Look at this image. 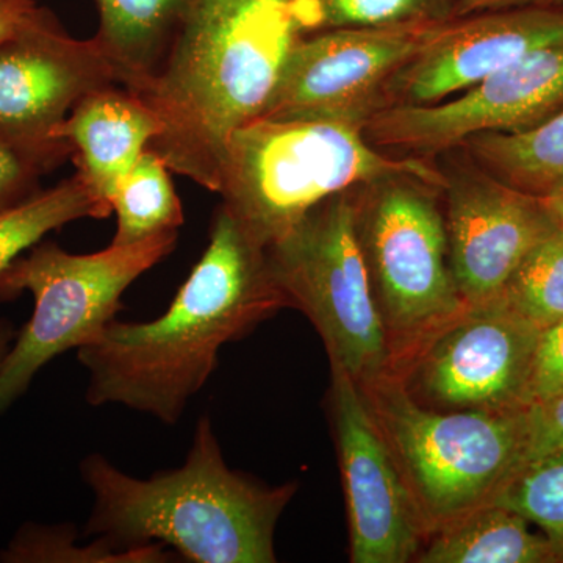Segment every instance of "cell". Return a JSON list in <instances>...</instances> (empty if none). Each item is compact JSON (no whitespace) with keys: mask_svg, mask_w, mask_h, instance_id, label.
Instances as JSON below:
<instances>
[{"mask_svg":"<svg viewBox=\"0 0 563 563\" xmlns=\"http://www.w3.org/2000/svg\"><path fill=\"white\" fill-rule=\"evenodd\" d=\"M284 307L265 250L220 206L209 246L166 312L146 322L113 320L77 351L88 372L85 399L177 424L217 372L221 347Z\"/></svg>","mask_w":563,"mask_h":563,"instance_id":"1","label":"cell"},{"mask_svg":"<svg viewBox=\"0 0 563 563\" xmlns=\"http://www.w3.org/2000/svg\"><path fill=\"white\" fill-rule=\"evenodd\" d=\"M306 35L301 0H199L135 91L162 122L147 150L169 172L218 192L233 133L262 117Z\"/></svg>","mask_w":563,"mask_h":563,"instance_id":"2","label":"cell"},{"mask_svg":"<svg viewBox=\"0 0 563 563\" xmlns=\"http://www.w3.org/2000/svg\"><path fill=\"white\" fill-rule=\"evenodd\" d=\"M80 473L92 493L85 536L122 548L162 544L192 563L276 562L277 523L298 490L232 470L209 417L196 424L179 468L140 479L92 454Z\"/></svg>","mask_w":563,"mask_h":563,"instance_id":"3","label":"cell"},{"mask_svg":"<svg viewBox=\"0 0 563 563\" xmlns=\"http://www.w3.org/2000/svg\"><path fill=\"white\" fill-rule=\"evenodd\" d=\"M396 173L444 184L437 161L377 150L350 122L261 117L233 133L218 195L266 250L332 196Z\"/></svg>","mask_w":563,"mask_h":563,"instance_id":"4","label":"cell"},{"mask_svg":"<svg viewBox=\"0 0 563 563\" xmlns=\"http://www.w3.org/2000/svg\"><path fill=\"white\" fill-rule=\"evenodd\" d=\"M358 385L431 533L495 501L523 465L528 409H429L391 373Z\"/></svg>","mask_w":563,"mask_h":563,"instance_id":"5","label":"cell"},{"mask_svg":"<svg viewBox=\"0 0 563 563\" xmlns=\"http://www.w3.org/2000/svg\"><path fill=\"white\" fill-rule=\"evenodd\" d=\"M443 185L396 173L352 188L355 231L395 373L468 303L451 268Z\"/></svg>","mask_w":563,"mask_h":563,"instance_id":"6","label":"cell"},{"mask_svg":"<svg viewBox=\"0 0 563 563\" xmlns=\"http://www.w3.org/2000/svg\"><path fill=\"white\" fill-rule=\"evenodd\" d=\"M179 231L95 254H70L54 242L36 243L0 274V301L31 292V320L0 363V413L31 387L43 366L66 351L95 342L122 309L125 290L165 261Z\"/></svg>","mask_w":563,"mask_h":563,"instance_id":"7","label":"cell"},{"mask_svg":"<svg viewBox=\"0 0 563 563\" xmlns=\"http://www.w3.org/2000/svg\"><path fill=\"white\" fill-rule=\"evenodd\" d=\"M266 265L287 307L320 333L329 362L357 384L391 373L393 351L374 301L351 190L314 207L265 250Z\"/></svg>","mask_w":563,"mask_h":563,"instance_id":"8","label":"cell"},{"mask_svg":"<svg viewBox=\"0 0 563 563\" xmlns=\"http://www.w3.org/2000/svg\"><path fill=\"white\" fill-rule=\"evenodd\" d=\"M540 332L501 295L466 306L391 374L429 409H528L526 387Z\"/></svg>","mask_w":563,"mask_h":563,"instance_id":"9","label":"cell"},{"mask_svg":"<svg viewBox=\"0 0 563 563\" xmlns=\"http://www.w3.org/2000/svg\"><path fill=\"white\" fill-rule=\"evenodd\" d=\"M113 85L117 70L95 38H73L40 7L0 41V135L58 168L73 150L55 132L85 96Z\"/></svg>","mask_w":563,"mask_h":563,"instance_id":"10","label":"cell"},{"mask_svg":"<svg viewBox=\"0 0 563 563\" xmlns=\"http://www.w3.org/2000/svg\"><path fill=\"white\" fill-rule=\"evenodd\" d=\"M563 106V46L532 52L453 98L379 110L363 124L377 150L435 161L473 136L533 128Z\"/></svg>","mask_w":563,"mask_h":563,"instance_id":"11","label":"cell"},{"mask_svg":"<svg viewBox=\"0 0 563 563\" xmlns=\"http://www.w3.org/2000/svg\"><path fill=\"white\" fill-rule=\"evenodd\" d=\"M439 24L329 29L303 36L262 117L312 118L363 128L384 109L385 90L395 74Z\"/></svg>","mask_w":563,"mask_h":563,"instance_id":"12","label":"cell"},{"mask_svg":"<svg viewBox=\"0 0 563 563\" xmlns=\"http://www.w3.org/2000/svg\"><path fill=\"white\" fill-rule=\"evenodd\" d=\"M451 268L468 306L499 298L520 263L559 231L540 196L517 190L465 151L439 155Z\"/></svg>","mask_w":563,"mask_h":563,"instance_id":"13","label":"cell"},{"mask_svg":"<svg viewBox=\"0 0 563 563\" xmlns=\"http://www.w3.org/2000/svg\"><path fill=\"white\" fill-rule=\"evenodd\" d=\"M332 417L352 563L417 562L431 537L404 483L361 385L331 362Z\"/></svg>","mask_w":563,"mask_h":563,"instance_id":"14","label":"cell"},{"mask_svg":"<svg viewBox=\"0 0 563 563\" xmlns=\"http://www.w3.org/2000/svg\"><path fill=\"white\" fill-rule=\"evenodd\" d=\"M555 46H563L562 3H526L451 18L440 22L395 74L384 109L442 102L532 52Z\"/></svg>","mask_w":563,"mask_h":563,"instance_id":"15","label":"cell"},{"mask_svg":"<svg viewBox=\"0 0 563 563\" xmlns=\"http://www.w3.org/2000/svg\"><path fill=\"white\" fill-rule=\"evenodd\" d=\"M161 132V120L143 99L113 85L85 96L57 129L55 139L69 144L77 173L111 210L118 185Z\"/></svg>","mask_w":563,"mask_h":563,"instance_id":"16","label":"cell"},{"mask_svg":"<svg viewBox=\"0 0 563 563\" xmlns=\"http://www.w3.org/2000/svg\"><path fill=\"white\" fill-rule=\"evenodd\" d=\"M99 27L92 36L121 87L139 91L168 54L199 0H95Z\"/></svg>","mask_w":563,"mask_h":563,"instance_id":"17","label":"cell"},{"mask_svg":"<svg viewBox=\"0 0 563 563\" xmlns=\"http://www.w3.org/2000/svg\"><path fill=\"white\" fill-rule=\"evenodd\" d=\"M417 562L548 563L562 559L551 540L532 532L520 514L490 503L435 529Z\"/></svg>","mask_w":563,"mask_h":563,"instance_id":"18","label":"cell"},{"mask_svg":"<svg viewBox=\"0 0 563 563\" xmlns=\"http://www.w3.org/2000/svg\"><path fill=\"white\" fill-rule=\"evenodd\" d=\"M461 150L504 184L542 196L563 177V106L533 128L473 136Z\"/></svg>","mask_w":563,"mask_h":563,"instance_id":"19","label":"cell"},{"mask_svg":"<svg viewBox=\"0 0 563 563\" xmlns=\"http://www.w3.org/2000/svg\"><path fill=\"white\" fill-rule=\"evenodd\" d=\"M117 233L111 244L128 246L163 232L179 231L184 207L174 188L166 163L146 150L125 174L111 198Z\"/></svg>","mask_w":563,"mask_h":563,"instance_id":"20","label":"cell"},{"mask_svg":"<svg viewBox=\"0 0 563 563\" xmlns=\"http://www.w3.org/2000/svg\"><path fill=\"white\" fill-rule=\"evenodd\" d=\"M110 213L77 172L21 206L0 211V274L47 233L84 218L103 220Z\"/></svg>","mask_w":563,"mask_h":563,"instance_id":"21","label":"cell"},{"mask_svg":"<svg viewBox=\"0 0 563 563\" xmlns=\"http://www.w3.org/2000/svg\"><path fill=\"white\" fill-rule=\"evenodd\" d=\"M503 296L540 331L563 320L562 231L551 233L526 255Z\"/></svg>","mask_w":563,"mask_h":563,"instance_id":"22","label":"cell"},{"mask_svg":"<svg viewBox=\"0 0 563 563\" xmlns=\"http://www.w3.org/2000/svg\"><path fill=\"white\" fill-rule=\"evenodd\" d=\"M493 503L539 526L563 562V450L523 463Z\"/></svg>","mask_w":563,"mask_h":563,"instance_id":"23","label":"cell"},{"mask_svg":"<svg viewBox=\"0 0 563 563\" xmlns=\"http://www.w3.org/2000/svg\"><path fill=\"white\" fill-rule=\"evenodd\" d=\"M310 33L442 22L457 16L455 0H301Z\"/></svg>","mask_w":563,"mask_h":563,"instance_id":"24","label":"cell"},{"mask_svg":"<svg viewBox=\"0 0 563 563\" xmlns=\"http://www.w3.org/2000/svg\"><path fill=\"white\" fill-rule=\"evenodd\" d=\"M76 533L63 528L25 529L10 543L2 561L7 562H109V563H163L172 553L162 544L122 548L99 539L91 547L74 544Z\"/></svg>","mask_w":563,"mask_h":563,"instance_id":"25","label":"cell"},{"mask_svg":"<svg viewBox=\"0 0 563 563\" xmlns=\"http://www.w3.org/2000/svg\"><path fill=\"white\" fill-rule=\"evenodd\" d=\"M49 162L0 135V211L21 206L38 195L41 177L54 172Z\"/></svg>","mask_w":563,"mask_h":563,"instance_id":"26","label":"cell"},{"mask_svg":"<svg viewBox=\"0 0 563 563\" xmlns=\"http://www.w3.org/2000/svg\"><path fill=\"white\" fill-rule=\"evenodd\" d=\"M563 393V320L543 329L533 351L526 387V407L537 406Z\"/></svg>","mask_w":563,"mask_h":563,"instance_id":"27","label":"cell"},{"mask_svg":"<svg viewBox=\"0 0 563 563\" xmlns=\"http://www.w3.org/2000/svg\"><path fill=\"white\" fill-rule=\"evenodd\" d=\"M563 450V393L528 407L525 462Z\"/></svg>","mask_w":563,"mask_h":563,"instance_id":"28","label":"cell"},{"mask_svg":"<svg viewBox=\"0 0 563 563\" xmlns=\"http://www.w3.org/2000/svg\"><path fill=\"white\" fill-rule=\"evenodd\" d=\"M38 9L36 0H0V41L24 27Z\"/></svg>","mask_w":563,"mask_h":563,"instance_id":"29","label":"cell"},{"mask_svg":"<svg viewBox=\"0 0 563 563\" xmlns=\"http://www.w3.org/2000/svg\"><path fill=\"white\" fill-rule=\"evenodd\" d=\"M548 2V0H455L457 16L479 13V11L507 9V7L526 5V3Z\"/></svg>","mask_w":563,"mask_h":563,"instance_id":"30","label":"cell"},{"mask_svg":"<svg viewBox=\"0 0 563 563\" xmlns=\"http://www.w3.org/2000/svg\"><path fill=\"white\" fill-rule=\"evenodd\" d=\"M559 231L563 232V177L540 196Z\"/></svg>","mask_w":563,"mask_h":563,"instance_id":"31","label":"cell"},{"mask_svg":"<svg viewBox=\"0 0 563 563\" xmlns=\"http://www.w3.org/2000/svg\"><path fill=\"white\" fill-rule=\"evenodd\" d=\"M16 339V332H14L13 325L10 321L0 320V363L9 352L11 342Z\"/></svg>","mask_w":563,"mask_h":563,"instance_id":"32","label":"cell"},{"mask_svg":"<svg viewBox=\"0 0 563 563\" xmlns=\"http://www.w3.org/2000/svg\"><path fill=\"white\" fill-rule=\"evenodd\" d=\"M548 2L562 3L563 5V0H548Z\"/></svg>","mask_w":563,"mask_h":563,"instance_id":"33","label":"cell"}]
</instances>
